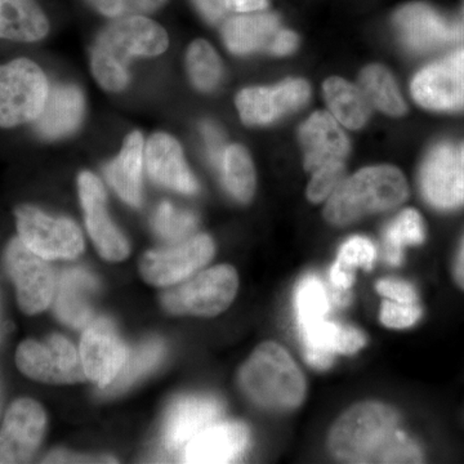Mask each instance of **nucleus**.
Wrapping results in <instances>:
<instances>
[{"mask_svg": "<svg viewBox=\"0 0 464 464\" xmlns=\"http://www.w3.org/2000/svg\"><path fill=\"white\" fill-rule=\"evenodd\" d=\"M299 140L304 146V168L310 173L328 164L344 163L350 151L346 133L328 112H314L302 124Z\"/></svg>", "mask_w": 464, "mask_h": 464, "instance_id": "18", "label": "nucleus"}, {"mask_svg": "<svg viewBox=\"0 0 464 464\" xmlns=\"http://www.w3.org/2000/svg\"><path fill=\"white\" fill-rule=\"evenodd\" d=\"M454 282L464 292V237L458 249L456 259L453 264Z\"/></svg>", "mask_w": 464, "mask_h": 464, "instance_id": "46", "label": "nucleus"}, {"mask_svg": "<svg viewBox=\"0 0 464 464\" xmlns=\"http://www.w3.org/2000/svg\"><path fill=\"white\" fill-rule=\"evenodd\" d=\"M163 342L151 340L145 342L141 346L134 348L127 355L121 372L108 387H105V395H116L130 389V386L155 368L164 355Z\"/></svg>", "mask_w": 464, "mask_h": 464, "instance_id": "32", "label": "nucleus"}, {"mask_svg": "<svg viewBox=\"0 0 464 464\" xmlns=\"http://www.w3.org/2000/svg\"><path fill=\"white\" fill-rule=\"evenodd\" d=\"M239 381L250 400L274 411L297 408L306 396L304 373L275 342H265L256 348L241 368Z\"/></svg>", "mask_w": 464, "mask_h": 464, "instance_id": "4", "label": "nucleus"}, {"mask_svg": "<svg viewBox=\"0 0 464 464\" xmlns=\"http://www.w3.org/2000/svg\"><path fill=\"white\" fill-rule=\"evenodd\" d=\"M97 288V280L81 268H72L61 275L54 290V310L60 320L74 328L87 325L93 314Z\"/></svg>", "mask_w": 464, "mask_h": 464, "instance_id": "24", "label": "nucleus"}, {"mask_svg": "<svg viewBox=\"0 0 464 464\" xmlns=\"http://www.w3.org/2000/svg\"><path fill=\"white\" fill-rule=\"evenodd\" d=\"M310 85L304 79H286L275 87L240 91L237 96V108L244 124H270L301 109L310 99Z\"/></svg>", "mask_w": 464, "mask_h": 464, "instance_id": "14", "label": "nucleus"}, {"mask_svg": "<svg viewBox=\"0 0 464 464\" xmlns=\"http://www.w3.org/2000/svg\"><path fill=\"white\" fill-rule=\"evenodd\" d=\"M304 341V357L316 369H328L337 353L353 355L365 346L364 333L350 325L320 320L299 329Z\"/></svg>", "mask_w": 464, "mask_h": 464, "instance_id": "19", "label": "nucleus"}, {"mask_svg": "<svg viewBox=\"0 0 464 464\" xmlns=\"http://www.w3.org/2000/svg\"><path fill=\"white\" fill-rule=\"evenodd\" d=\"M353 280H355V276H353V271L342 268L337 264L332 266L331 282L338 292H346V290L350 289L353 286Z\"/></svg>", "mask_w": 464, "mask_h": 464, "instance_id": "45", "label": "nucleus"}, {"mask_svg": "<svg viewBox=\"0 0 464 464\" xmlns=\"http://www.w3.org/2000/svg\"><path fill=\"white\" fill-rule=\"evenodd\" d=\"M5 267L16 286L18 306L27 315H35L50 306L56 280L47 259L27 248L18 237L5 250Z\"/></svg>", "mask_w": 464, "mask_h": 464, "instance_id": "9", "label": "nucleus"}, {"mask_svg": "<svg viewBox=\"0 0 464 464\" xmlns=\"http://www.w3.org/2000/svg\"><path fill=\"white\" fill-rule=\"evenodd\" d=\"M426 237L422 217L415 209H405L384 232V257L390 265L402 261L405 246L422 244Z\"/></svg>", "mask_w": 464, "mask_h": 464, "instance_id": "31", "label": "nucleus"}, {"mask_svg": "<svg viewBox=\"0 0 464 464\" xmlns=\"http://www.w3.org/2000/svg\"><path fill=\"white\" fill-rule=\"evenodd\" d=\"M16 362L24 374L43 383L72 384L87 378L75 347L63 335H52L44 342H23Z\"/></svg>", "mask_w": 464, "mask_h": 464, "instance_id": "8", "label": "nucleus"}, {"mask_svg": "<svg viewBox=\"0 0 464 464\" xmlns=\"http://www.w3.org/2000/svg\"><path fill=\"white\" fill-rule=\"evenodd\" d=\"M237 286L239 279L234 267L216 266L168 292L163 304L177 315L216 316L230 306Z\"/></svg>", "mask_w": 464, "mask_h": 464, "instance_id": "6", "label": "nucleus"}, {"mask_svg": "<svg viewBox=\"0 0 464 464\" xmlns=\"http://www.w3.org/2000/svg\"><path fill=\"white\" fill-rule=\"evenodd\" d=\"M375 257H377V250L371 240L362 237H353L341 246L337 261L334 264L353 273L357 267L371 270L373 267Z\"/></svg>", "mask_w": 464, "mask_h": 464, "instance_id": "36", "label": "nucleus"}, {"mask_svg": "<svg viewBox=\"0 0 464 464\" xmlns=\"http://www.w3.org/2000/svg\"><path fill=\"white\" fill-rule=\"evenodd\" d=\"M197 227V217L164 201L154 217L155 231L167 240H182Z\"/></svg>", "mask_w": 464, "mask_h": 464, "instance_id": "35", "label": "nucleus"}, {"mask_svg": "<svg viewBox=\"0 0 464 464\" xmlns=\"http://www.w3.org/2000/svg\"><path fill=\"white\" fill-rule=\"evenodd\" d=\"M398 424L399 415L391 406L360 402L333 424L329 450L346 463H422V450Z\"/></svg>", "mask_w": 464, "mask_h": 464, "instance_id": "1", "label": "nucleus"}, {"mask_svg": "<svg viewBox=\"0 0 464 464\" xmlns=\"http://www.w3.org/2000/svg\"><path fill=\"white\" fill-rule=\"evenodd\" d=\"M222 414V404L210 396H188L177 400L168 411L163 440L168 450L179 451Z\"/></svg>", "mask_w": 464, "mask_h": 464, "instance_id": "20", "label": "nucleus"}, {"mask_svg": "<svg viewBox=\"0 0 464 464\" xmlns=\"http://www.w3.org/2000/svg\"><path fill=\"white\" fill-rule=\"evenodd\" d=\"M249 430L239 422H215L186 445V463H230L248 447Z\"/></svg>", "mask_w": 464, "mask_h": 464, "instance_id": "21", "label": "nucleus"}, {"mask_svg": "<svg viewBox=\"0 0 464 464\" xmlns=\"http://www.w3.org/2000/svg\"><path fill=\"white\" fill-rule=\"evenodd\" d=\"M200 14L210 23H217L227 14L225 0H194Z\"/></svg>", "mask_w": 464, "mask_h": 464, "instance_id": "43", "label": "nucleus"}, {"mask_svg": "<svg viewBox=\"0 0 464 464\" xmlns=\"http://www.w3.org/2000/svg\"><path fill=\"white\" fill-rule=\"evenodd\" d=\"M360 90L369 103L390 116H401L406 112V103L400 93L395 78L382 65H371L360 75Z\"/></svg>", "mask_w": 464, "mask_h": 464, "instance_id": "29", "label": "nucleus"}, {"mask_svg": "<svg viewBox=\"0 0 464 464\" xmlns=\"http://www.w3.org/2000/svg\"><path fill=\"white\" fill-rule=\"evenodd\" d=\"M395 26L406 47L415 52L436 50L459 38L456 25L423 3H413L399 9Z\"/></svg>", "mask_w": 464, "mask_h": 464, "instance_id": "17", "label": "nucleus"}, {"mask_svg": "<svg viewBox=\"0 0 464 464\" xmlns=\"http://www.w3.org/2000/svg\"><path fill=\"white\" fill-rule=\"evenodd\" d=\"M377 292L390 301L415 304L418 302V293L411 283L396 279H383L377 283Z\"/></svg>", "mask_w": 464, "mask_h": 464, "instance_id": "40", "label": "nucleus"}, {"mask_svg": "<svg viewBox=\"0 0 464 464\" xmlns=\"http://www.w3.org/2000/svg\"><path fill=\"white\" fill-rule=\"evenodd\" d=\"M282 29L279 18L273 14H241L226 21L222 36L228 50L237 54H248L267 50L275 35Z\"/></svg>", "mask_w": 464, "mask_h": 464, "instance_id": "26", "label": "nucleus"}, {"mask_svg": "<svg viewBox=\"0 0 464 464\" xmlns=\"http://www.w3.org/2000/svg\"><path fill=\"white\" fill-rule=\"evenodd\" d=\"M47 417L32 399L14 401L0 429V464L27 463L41 445Z\"/></svg>", "mask_w": 464, "mask_h": 464, "instance_id": "13", "label": "nucleus"}, {"mask_svg": "<svg viewBox=\"0 0 464 464\" xmlns=\"http://www.w3.org/2000/svg\"><path fill=\"white\" fill-rule=\"evenodd\" d=\"M459 155H460V159H462V161H463V164H464V143L459 148Z\"/></svg>", "mask_w": 464, "mask_h": 464, "instance_id": "47", "label": "nucleus"}, {"mask_svg": "<svg viewBox=\"0 0 464 464\" xmlns=\"http://www.w3.org/2000/svg\"><path fill=\"white\" fill-rule=\"evenodd\" d=\"M415 102L433 111L464 109V51L424 67L411 82Z\"/></svg>", "mask_w": 464, "mask_h": 464, "instance_id": "12", "label": "nucleus"}, {"mask_svg": "<svg viewBox=\"0 0 464 464\" xmlns=\"http://www.w3.org/2000/svg\"><path fill=\"white\" fill-rule=\"evenodd\" d=\"M50 93L47 76L27 58L0 65V127L36 121Z\"/></svg>", "mask_w": 464, "mask_h": 464, "instance_id": "5", "label": "nucleus"}, {"mask_svg": "<svg viewBox=\"0 0 464 464\" xmlns=\"http://www.w3.org/2000/svg\"><path fill=\"white\" fill-rule=\"evenodd\" d=\"M422 317V307L418 302L405 304V302H383L381 308V322L387 328L405 329L411 328L420 322Z\"/></svg>", "mask_w": 464, "mask_h": 464, "instance_id": "39", "label": "nucleus"}, {"mask_svg": "<svg viewBox=\"0 0 464 464\" xmlns=\"http://www.w3.org/2000/svg\"><path fill=\"white\" fill-rule=\"evenodd\" d=\"M227 12H237V14H253V12H261L267 8V0H225Z\"/></svg>", "mask_w": 464, "mask_h": 464, "instance_id": "44", "label": "nucleus"}, {"mask_svg": "<svg viewBox=\"0 0 464 464\" xmlns=\"http://www.w3.org/2000/svg\"><path fill=\"white\" fill-rule=\"evenodd\" d=\"M127 347L115 326L108 319H99L88 326L81 342V359L85 375L101 389L108 387L121 372Z\"/></svg>", "mask_w": 464, "mask_h": 464, "instance_id": "16", "label": "nucleus"}, {"mask_svg": "<svg viewBox=\"0 0 464 464\" xmlns=\"http://www.w3.org/2000/svg\"><path fill=\"white\" fill-rule=\"evenodd\" d=\"M78 186L85 225L100 255L108 261H123L130 255V244L110 218L102 183L93 173L83 172Z\"/></svg>", "mask_w": 464, "mask_h": 464, "instance_id": "15", "label": "nucleus"}, {"mask_svg": "<svg viewBox=\"0 0 464 464\" xmlns=\"http://www.w3.org/2000/svg\"><path fill=\"white\" fill-rule=\"evenodd\" d=\"M420 183L424 199L436 209L464 206V164L459 148L449 142L435 146L424 159Z\"/></svg>", "mask_w": 464, "mask_h": 464, "instance_id": "10", "label": "nucleus"}, {"mask_svg": "<svg viewBox=\"0 0 464 464\" xmlns=\"http://www.w3.org/2000/svg\"><path fill=\"white\" fill-rule=\"evenodd\" d=\"M215 243L197 235L169 249L151 250L140 264L143 279L151 285H172L188 279L213 258Z\"/></svg>", "mask_w": 464, "mask_h": 464, "instance_id": "11", "label": "nucleus"}, {"mask_svg": "<svg viewBox=\"0 0 464 464\" xmlns=\"http://www.w3.org/2000/svg\"><path fill=\"white\" fill-rule=\"evenodd\" d=\"M201 133H203L204 141H206L208 157L215 166L219 167L226 150L221 130L210 121H204L201 124Z\"/></svg>", "mask_w": 464, "mask_h": 464, "instance_id": "41", "label": "nucleus"}, {"mask_svg": "<svg viewBox=\"0 0 464 464\" xmlns=\"http://www.w3.org/2000/svg\"><path fill=\"white\" fill-rule=\"evenodd\" d=\"M50 32V24L35 0H0V39L38 42Z\"/></svg>", "mask_w": 464, "mask_h": 464, "instance_id": "27", "label": "nucleus"}, {"mask_svg": "<svg viewBox=\"0 0 464 464\" xmlns=\"http://www.w3.org/2000/svg\"><path fill=\"white\" fill-rule=\"evenodd\" d=\"M169 45L166 30L143 16L116 18L101 32L92 50L91 66L103 90L119 92L130 83L132 58L155 57Z\"/></svg>", "mask_w": 464, "mask_h": 464, "instance_id": "2", "label": "nucleus"}, {"mask_svg": "<svg viewBox=\"0 0 464 464\" xmlns=\"http://www.w3.org/2000/svg\"><path fill=\"white\" fill-rule=\"evenodd\" d=\"M219 168L227 191L241 203H248L256 191L255 166L248 151L240 145L228 146Z\"/></svg>", "mask_w": 464, "mask_h": 464, "instance_id": "30", "label": "nucleus"}, {"mask_svg": "<svg viewBox=\"0 0 464 464\" xmlns=\"http://www.w3.org/2000/svg\"><path fill=\"white\" fill-rule=\"evenodd\" d=\"M186 66L192 84L201 92L216 90L224 76L221 58L209 43L201 39L188 47Z\"/></svg>", "mask_w": 464, "mask_h": 464, "instance_id": "33", "label": "nucleus"}, {"mask_svg": "<svg viewBox=\"0 0 464 464\" xmlns=\"http://www.w3.org/2000/svg\"><path fill=\"white\" fill-rule=\"evenodd\" d=\"M143 137L140 132L130 133L125 139L121 154L110 161L105 173L119 197L130 204L140 207L142 201V170L145 161Z\"/></svg>", "mask_w": 464, "mask_h": 464, "instance_id": "25", "label": "nucleus"}, {"mask_svg": "<svg viewBox=\"0 0 464 464\" xmlns=\"http://www.w3.org/2000/svg\"><path fill=\"white\" fill-rule=\"evenodd\" d=\"M343 179L344 163H333L320 168L313 173V179L308 183V200L315 204L328 200Z\"/></svg>", "mask_w": 464, "mask_h": 464, "instance_id": "37", "label": "nucleus"}, {"mask_svg": "<svg viewBox=\"0 0 464 464\" xmlns=\"http://www.w3.org/2000/svg\"><path fill=\"white\" fill-rule=\"evenodd\" d=\"M84 115V97L75 85H53L41 115L34 121L36 133L43 139L69 136L81 125Z\"/></svg>", "mask_w": 464, "mask_h": 464, "instance_id": "23", "label": "nucleus"}, {"mask_svg": "<svg viewBox=\"0 0 464 464\" xmlns=\"http://www.w3.org/2000/svg\"><path fill=\"white\" fill-rule=\"evenodd\" d=\"M297 34L290 32V30L280 29L275 35L268 51L275 56H285V54L292 53L297 48Z\"/></svg>", "mask_w": 464, "mask_h": 464, "instance_id": "42", "label": "nucleus"}, {"mask_svg": "<svg viewBox=\"0 0 464 464\" xmlns=\"http://www.w3.org/2000/svg\"><path fill=\"white\" fill-rule=\"evenodd\" d=\"M87 2L100 14L119 18L149 14L160 8L167 0H87Z\"/></svg>", "mask_w": 464, "mask_h": 464, "instance_id": "38", "label": "nucleus"}, {"mask_svg": "<svg viewBox=\"0 0 464 464\" xmlns=\"http://www.w3.org/2000/svg\"><path fill=\"white\" fill-rule=\"evenodd\" d=\"M18 237L41 257L72 259L84 248L83 235L74 222L54 218L38 208L23 206L16 209Z\"/></svg>", "mask_w": 464, "mask_h": 464, "instance_id": "7", "label": "nucleus"}, {"mask_svg": "<svg viewBox=\"0 0 464 464\" xmlns=\"http://www.w3.org/2000/svg\"><path fill=\"white\" fill-rule=\"evenodd\" d=\"M323 90L329 111L338 123L348 130L364 127L371 115V103L360 88L333 76L324 82Z\"/></svg>", "mask_w": 464, "mask_h": 464, "instance_id": "28", "label": "nucleus"}, {"mask_svg": "<svg viewBox=\"0 0 464 464\" xmlns=\"http://www.w3.org/2000/svg\"><path fill=\"white\" fill-rule=\"evenodd\" d=\"M295 302L299 329L326 319L331 308L328 292L316 275H307L299 282Z\"/></svg>", "mask_w": 464, "mask_h": 464, "instance_id": "34", "label": "nucleus"}, {"mask_svg": "<svg viewBox=\"0 0 464 464\" xmlns=\"http://www.w3.org/2000/svg\"><path fill=\"white\" fill-rule=\"evenodd\" d=\"M145 164L150 177L159 185L182 194H195L199 188L192 176L181 145L166 133L150 137L145 148Z\"/></svg>", "mask_w": 464, "mask_h": 464, "instance_id": "22", "label": "nucleus"}, {"mask_svg": "<svg viewBox=\"0 0 464 464\" xmlns=\"http://www.w3.org/2000/svg\"><path fill=\"white\" fill-rule=\"evenodd\" d=\"M408 182L398 168H364L343 179L326 200L324 217L332 225H350L366 216L399 207L408 199Z\"/></svg>", "mask_w": 464, "mask_h": 464, "instance_id": "3", "label": "nucleus"}]
</instances>
